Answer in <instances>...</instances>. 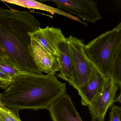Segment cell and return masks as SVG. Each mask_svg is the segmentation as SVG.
<instances>
[{"label": "cell", "instance_id": "cell-1", "mask_svg": "<svg viewBox=\"0 0 121 121\" xmlns=\"http://www.w3.org/2000/svg\"><path fill=\"white\" fill-rule=\"evenodd\" d=\"M40 25L30 12L0 8V62L22 73L42 74L33 58L29 34Z\"/></svg>", "mask_w": 121, "mask_h": 121}, {"label": "cell", "instance_id": "cell-2", "mask_svg": "<svg viewBox=\"0 0 121 121\" xmlns=\"http://www.w3.org/2000/svg\"><path fill=\"white\" fill-rule=\"evenodd\" d=\"M12 78L9 87L1 93V100L17 115L21 110L47 109L66 93V84L55 75L22 73Z\"/></svg>", "mask_w": 121, "mask_h": 121}, {"label": "cell", "instance_id": "cell-3", "mask_svg": "<svg viewBox=\"0 0 121 121\" xmlns=\"http://www.w3.org/2000/svg\"><path fill=\"white\" fill-rule=\"evenodd\" d=\"M121 49V22L113 29L103 33L84 45V52L90 61L105 78L110 77L112 61Z\"/></svg>", "mask_w": 121, "mask_h": 121}, {"label": "cell", "instance_id": "cell-4", "mask_svg": "<svg viewBox=\"0 0 121 121\" xmlns=\"http://www.w3.org/2000/svg\"><path fill=\"white\" fill-rule=\"evenodd\" d=\"M72 65L73 80V87L77 89L84 85L89 79L92 64L86 56L82 40L72 35L67 38Z\"/></svg>", "mask_w": 121, "mask_h": 121}, {"label": "cell", "instance_id": "cell-5", "mask_svg": "<svg viewBox=\"0 0 121 121\" xmlns=\"http://www.w3.org/2000/svg\"><path fill=\"white\" fill-rule=\"evenodd\" d=\"M59 8L75 15L79 18L94 24L101 19L102 15L97 2L90 0H50Z\"/></svg>", "mask_w": 121, "mask_h": 121}, {"label": "cell", "instance_id": "cell-6", "mask_svg": "<svg viewBox=\"0 0 121 121\" xmlns=\"http://www.w3.org/2000/svg\"><path fill=\"white\" fill-rule=\"evenodd\" d=\"M118 88L111 77L106 78L102 90L88 107L91 116L104 119L108 110L115 102Z\"/></svg>", "mask_w": 121, "mask_h": 121}, {"label": "cell", "instance_id": "cell-7", "mask_svg": "<svg viewBox=\"0 0 121 121\" xmlns=\"http://www.w3.org/2000/svg\"><path fill=\"white\" fill-rule=\"evenodd\" d=\"M29 34L31 38L39 43L49 53L59 59V46L67 41V38L60 29L48 26L43 29L40 27L36 31Z\"/></svg>", "mask_w": 121, "mask_h": 121}, {"label": "cell", "instance_id": "cell-8", "mask_svg": "<svg viewBox=\"0 0 121 121\" xmlns=\"http://www.w3.org/2000/svg\"><path fill=\"white\" fill-rule=\"evenodd\" d=\"M52 121H83L70 95L66 93L47 108Z\"/></svg>", "mask_w": 121, "mask_h": 121}, {"label": "cell", "instance_id": "cell-9", "mask_svg": "<svg viewBox=\"0 0 121 121\" xmlns=\"http://www.w3.org/2000/svg\"><path fill=\"white\" fill-rule=\"evenodd\" d=\"M105 79L106 78L92 64L89 79L84 85L76 89L81 98L82 105L88 107L92 104L102 89Z\"/></svg>", "mask_w": 121, "mask_h": 121}, {"label": "cell", "instance_id": "cell-10", "mask_svg": "<svg viewBox=\"0 0 121 121\" xmlns=\"http://www.w3.org/2000/svg\"><path fill=\"white\" fill-rule=\"evenodd\" d=\"M31 45L34 60L41 73L47 75H55L56 72L60 71L59 59L49 53L39 43L31 38Z\"/></svg>", "mask_w": 121, "mask_h": 121}, {"label": "cell", "instance_id": "cell-11", "mask_svg": "<svg viewBox=\"0 0 121 121\" xmlns=\"http://www.w3.org/2000/svg\"><path fill=\"white\" fill-rule=\"evenodd\" d=\"M60 54L59 61L60 68L57 77L67 81L73 86L72 65L67 41L61 43L58 47Z\"/></svg>", "mask_w": 121, "mask_h": 121}, {"label": "cell", "instance_id": "cell-12", "mask_svg": "<svg viewBox=\"0 0 121 121\" xmlns=\"http://www.w3.org/2000/svg\"><path fill=\"white\" fill-rule=\"evenodd\" d=\"M1 1L29 9L40 10L52 14H57L60 15L73 20L82 23L85 25H87V24L84 23L78 17H76L68 13L64 12L60 9L50 7L37 1L33 0H1Z\"/></svg>", "mask_w": 121, "mask_h": 121}, {"label": "cell", "instance_id": "cell-13", "mask_svg": "<svg viewBox=\"0 0 121 121\" xmlns=\"http://www.w3.org/2000/svg\"><path fill=\"white\" fill-rule=\"evenodd\" d=\"M110 76L115 83L121 87V49L117 51L112 61Z\"/></svg>", "mask_w": 121, "mask_h": 121}, {"label": "cell", "instance_id": "cell-14", "mask_svg": "<svg viewBox=\"0 0 121 121\" xmlns=\"http://www.w3.org/2000/svg\"><path fill=\"white\" fill-rule=\"evenodd\" d=\"M0 121H22L19 115H16L9 110L0 108Z\"/></svg>", "mask_w": 121, "mask_h": 121}, {"label": "cell", "instance_id": "cell-15", "mask_svg": "<svg viewBox=\"0 0 121 121\" xmlns=\"http://www.w3.org/2000/svg\"><path fill=\"white\" fill-rule=\"evenodd\" d=\"M0 70L4 73L12 77L14 76L22 73L20 70L15 67L8 65L0 62Z\"/></svg>", "mask_w": 121, "mask_h": 121}, {"label": "cell", "instance_id": "cell-16", "mask_svg": "<svg viewBox=\"0 0 121 121\" xmlns=\"http://www.w3.org/2000/svg\"><path fill=\"white\" fill-rule=\"evenodd\" d=\"M110 107L109 121H121V108L114 104Z\"/></svg>", "mask_w": 121, "mask_h": 121}, {"label": "cell", "instance_id": "cell-17", "mask_svg": "<svg viewBox=\"0 0 121 121\" xmlns=\"http://www.w3.org/2000/svg\"><path fill=\"white\" fill-rule=\"evenodd\" d=\"M11 82L0 79V89L6 90L9 87Z\"/></svg>", "mask_w": 121, "mask_h": 121}, {"label": "cell", "instance_id": "cell-18", "mask_svg": "<svg viewBox=\"0 0 121 121\" xmlns=\"http://www.w3.org/2000/svg\"><path fill=\"white\" fill-rule=\"evenodd\" d=\"M12 78V77L9 76L8 75L4 73L1 70H0V79L11 82Z\"/></svg>", "mask_w": 121, "mask_h": 121}, {"label": "cell", "instance_id": "cell-19", "mask_svg": "<svg viewBox=\"0 0 121 121\" xmlns=\"http://www.w3.org/2000/svg\"><path fill=\"white\" fill-rule=\"evenodd\" d=\"M92 121H104V119H102L97 116H91Z\"/></svg>", "mask_w": 121, "mask_h": 121}, {"label": "cell", "instance_id": "cell-20", "mask_svg": "<svg viewBox=\"0 0 121 121\" xmlns=\"http://www.w3.org/2000/svg\"><path fill=\"white\" fill-rule=\"evenodd\" d=\"M1 97H2V96H1V93H0V108H1V109H3L8 110L5 107L4 105H3V103L2 102L1 100Z\"/></svg>", "mask_w": 121, "mask_h": 121}, {"label": "cell", "instance_id": "cell-21", "mask_svg": "<svg viewBox=\"0 0 121 121\" xmlns=\"http://www.w3.org/2000/svg\"><path fill=\"white\" fill-rule=\"evenodd\" d=\"M121 93H120V94L116 98V99H115L114 102H118L120 103H121Z\"/></svg>", "mask_w": 121, "mask_h": 121}]
</instances>
